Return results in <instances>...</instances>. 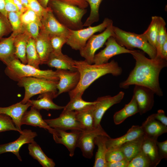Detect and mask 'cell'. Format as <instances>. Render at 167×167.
<instances>
[{"mask_svg": "<svg viewBox=\"0 0 167 167\" xmlns=\"http://www.w3.org/2000/svg\"><path fill=\"white\" fill-rule=\"evenodd\" d=\"M57 96L56 94L53 93H45L40 94L37 100L30 99L28 102L30 103L31 106L39 110L41 109L47 110L63 109L64 106L57 105L53 101V99Z\"/></svg>", "mask_w": 167, "mask_h": 167, "instance_id": "obj_25", "label": "cell"}, {"mask_svg": "<svg viewBox=\"0 0 167 167\" xmlns=\"http://www.w3.org/2000/svg\"><path fill=\"white\" fill-rule=\"evenodd\" d=\"M57 19L64 26L72 30L83 28L82 19L86 9L80 8L58 0H49L48 5Z\"/></svg>", "mask_w": 167, "mask_h": 167, "instance_id": "obj_3", "label": "cell"}, {"mask_svg": "<svg viewBox=\"0 0 167 167\" xmlns=\"http://www.w3.org/2000/svg\"><path fill=\"white\" fill-rule=\"evenodd\" d=\"M113 22L111 19L106 18L102 23L95 26H90L77 30L69 29L66 44L72 49L79 51L85 46L92 35L96 32L103 31Z\"/></svg>", "mask_w": 167, "mask_h": 167, "instance_id": "obj_7", "label": "cell"}, {"mask_svg": "<svg viewBox=\"0 0 167 167\" xmlns=\"http://www.w3.org/2000/svg\"><path fill=\"white\" fill-rule=\"evenodd\" d=\"M37 133L30 129L22 130L19 137L15 140L0 145V154L7 152L15 154L20 161L22 159L19 154L21 148L24 144L30 143L37 136Z\"/></svg>", "mask_w": 167, "mask_h": 167, "instance_id": "obj_14", "label": "cell"}, {"mask_svg": "<svg viewBox=\"0 0 167 167\" xmlns=\"http://www.w3.org/2000/svg\"><path fill=\"white\" fill-rule=\"evenodd\" d=\"M46 64L51 67L57 70H64L71 71H76L75 67V60L66 55L63 54L58 56L53 52L50 55Z\"/></svg>", "mask_w": 167, "mask_h": 167, "instance_id": "obj_26", "label": "cell"}, {"mask_svg": "<svg viewBox=\"0 0 167 167\" xmlns=\"http://www.w3.org/2000/svg\"><path fill=\"white\" fill-rule=\"evenodd\" d=\"M41 5L44 8H47L49 0H37Z\"/></svg>", "mask_w": 167, "mask_h": 167, "instance_id": "obj_55", "label": "cell"}, {"mask_svg": "<svg viewBox=\"0 0 167 167\" xmlns=\"http://www.w3.org/2000/svg\"><path fill=\"white\" fill-rule=\"evenodd\" d=\"M114 37L117 43L126 49L137 48L146 53L150 58L156 57V50L148 42L143 34L127 32L113 25Z\"/></svg>", "mask_w": 167, "mask_h": 167, "instance_id": "obj_5", "label": "cell"}, {"mask_svg": "<svg viewBox=\"0 0 167 167\" xmlns=\"http://www.w3.org/2000/svg\"><path fill=\"white\" fill-rule=\"evenodd\" d=\"M10 131L20 132L10 117L4 114H0V132Z\"/></svg>", "mask_w": 167, "mask_h": 167, "instance_id": "obj_41", "label": "cell"}, {"mask_svg": "<svg viewBox=\"0 0 167 167\" xmlns=\"http://www.w3.org/2000/svg\"><path fill=\"white\" fill-rule=\"evenodd\" d=\"M12 1L18 8L21 15L28 9L22 4L20 0H12Z\"/></svg>", "mask_w": 167, "mask_h": 167, "instance_id": "obj_52", "label": "cell"}, {"mask_svg": "<svg viewBox=\"0 0 167 167\" xmlns=\"http://www.w3.org/2000/svg\"><path fill=\"white\" fill-rule=\"evenodd\" d=\"M51 127L56 129L66 131H83L76 118L75 111L63 109L59 116L54 119H45Z\"/></svg>", "mask_w": 167, "mask_h": 167, "instance_id": "obj_10", "label": "cell"}, {"mask_svg": "<svg viewBox=\"0 0 167 167\" xmlns=\"http://www.w3.org/2000/svg\"><path fill=\"white\" fill-rule=\"evenodd\" d=\"M22 4L27 9H29L28 0H20Z\"/></svg>", "mask_w": 167, "mask_h": 167, "instance_id": "obj_56", "label": "cell"}, {"mask_svg": "<svg viewBox=\"0 0 167 167\" xmlns=\"http://www.w3.org/2000/svg\"><path fill=\"white\" fill-rule=\"evenodd\" d=\"M84 0L90 6V11L89 16L83 24V26H89L99 21V7L102 0Z\"/></svg>", "mask_w": 167, "mask_h": 167, "instance_id": "obj_36", "label": "cell"}, {"mask_svg": "<svg viewBox=\"0 0 167 167\" xmlns=\"http://www.w3.org/2000/svg\"><path fill=\"white\" fill-rule=\"evenodd\" d=\"M67 37L66 36L60 35L49 36L53 53L54 54L58 56L64 54L62 52V49L63 45L66 43Z\"/></svg>", "mask_w": 167, "mask_h": 167, "instance_id": "obj_38", "label": "cell"}, {"mask_svg": "<svg viewBox=\"0 0 167 167\" xmlns=\"http://www.w3.org/2000/svg\"><path fill=\"white\" fill-rule=\"evenodd\" d=\"M17 34L12 32L9 37L2 38L0 41V60L6 65L17 58L15 54L14 42L15 37Z\"/></svg>", "mask_w": 167, "mask_h": 167, "instance_id": "obj_23", "label": "cell"}, {"mask_svg": "<svg viewBox=\"0 0 167 167\" xmlns=\"http://www.w3.org/2000/svg\"><path fill=\"white\" fill-rule=\"evenodd\" d=\"M166 23L164 19L160 17L158 32L156 38V57L161 58L162 46L167 40V33L165 27Z\"/></svg>", "mask_w": 167, "mask_h": 167, "instance_id": "obj_35", "label": "cell"}, {"mask_svg": "<svg viewBox=\"0 0 167 167\" xmlns=\"http://www.w3.org/2000/svg\"><path fill=\"white\" fill-rule=\"evenodd\" d=\"M20 15L17 12H10L7 13V18L11 26L12 32L17 34L24 32V26L21 21Z\"/></svg>", "mask_w": 167, "mask_h": 167, "instance_id": "obj_39", "label": "cell"}, {"mask_svg": "<svg viewBox=\"0 0 167 167\" xmlns=\"http://www.w3.org/2000/svg\"><path fill=\"white\" fill-rule=\"evenodd\" d=\"M58 81L34 77H25L21 79L18 85L25 89V94L20 102L26 103L31 97L38 94L53 93L58 95L57 85Z\"/></svg>", "mask_w": 167, "mask_h": 167, "instance_id": "obj_6", "label": "cell"}, {"mask_svg": "<svg viewBox=\"0 0 167 167\" xmlns=\"http://www.w3.org/2000/svg\"><path fill=\"white\" fill-rule=\"evenodd\" d=\"M154 92L150 88L142 86L135 85L133 96L136 100L140 115L151 110L154 104Z\"/></svg>", "mask_w": 167, "mask_h": 167, "instance_id": "obj_15", "label": "cell"}, {"mask_svg": "<svg viewBox=\"0 0 167 167\" xmlns=\"http://www.w3.org/2000/svg\"><path fill=\"white\" fill-rule=\"evenodd\" d=\"M161 58L167 60V40L163 45L161 54Z\"/></svg>", "mask_w": 167, "mask_h": 167, "instance_id": "obj_53", "label": "cell"}, {"mask_svg": "<svg viewBox=\"0 0 167 167\" xmlns=\"http://www.w3.org/2000/svg\"><path fill=\"white\" fill-rule=\"evenodd\" d=\"M124 94V92L120 91L113 96H106L97 99L94 105L95 127L101 126L100 122L105 112L113 105L121 102L123 98Z\"/></svg>", "mask_w": 167, "mask_h": 167, "instance_id": "obj_12", "label": "cell"}, {"mask_svg": "<svg viewBox=\"0 0 167 167\" xmlns=\"http://www.w3.org/2000/svg\"><path fill=\"white\" fill-rule=\"evenodd\" d=\"M40 110L31 106L30 109L26 111L21 119L22 125L25 124L39 127L47 130L52 135L56 133L55 130L50 127L43 120L40 113Z\"/></svg>", "mask_w": 167, "mask_h": 167, "instance_id": "obj_22", "label": "cell"}, {"mask_svg": "<svg viewBox=\"0 0 167 167\" xmlns=\"http://www.w3.org/2000/svg\"><path fill=\"white\" fill-rule=\"evenodd\" d=\"M31 105L29 102L23 104L20 102L7 107H0V114H4L10 117L20 134L22 132L21 129L22 117Z\"/></svg>", "mask_w": 167, "mask_h": 167, "instance_id": "obj_17", "label": "cell"}, {"mask_svg": "<svg viewBox=\"0 0 167 167\" xmlns=\"http://www.w3.org/2000/svg\"><path fill=\"white\" fill-rule=\"evenodd\" d=\"M56 71L59 79L57 85L58 96L72 90L77 86L80 77L77 71L57 70Z\"/></svg>", "mask_w": 167, "mask_h": 167, "instance_id": "obj_16", "label": "cell"}, {"mask_svg": "<svg viewBox=\"0 0 167 167\" xmlns=\"http://www.w3.org/2000/svg\"><path fill=\"white\" fill-rule=\"evenodd\" d=\"M81 96H77L71 98L63 109L73 111H78L95 104L96 101L89 102L83 100Z\"/></svg>", "mask_w": 167, "mask_h": 167, "instance_id": "obj_37", "label": "cell"}, {"mask_svg": "<svg viewBox=\"0 0 167 167\" xmlns=\"http://www.w3.org/2000/svg\"><path fill=\"white\" fill-rule=\"evenodd\" d=\"M35 42L41 64H46L53 52L49 35L40 30L38 36L35 39Z\"/></svg>", "mask_w": 167, "mask_h": 167, "instance_id": "obj_21", "label": "cell"}, {"mask_svg": "<svg viewBox=\"0 0 167 167\" xmlns=\"http://www.w3.org/2000/svg\"><path fill=\"white\" fill-rule=\"evenodd\" d=\"M5 0H0V12L7 17V14L5 11Z\"/></svg>", "mask_w": 167, "mask_h": 167, "instance_id": "obj_54", "label": "cell"}, {"mask_svg": "<svg viewBox=\"0 0 167 167\" xmlns=\"http://www.w3.org/2000/svg\"><path fill=\"white\" fill-rule=\"evenodd\" d=\"M24 26V32L35 40L39 34L41 28L40 25L37 23L32 22Z\"/></svg>", "mask_w": 167, "mask_h": 167, "instance_id": "obj_45", "label": "cell"}, {"mask_svg": "<svg viewBox=\"0 0 167 167\" xmlns=\"http://www.w3.org/2000/svg\"><path fill=\"white\" fill-rule=\"evenodd\" d=\"M129 162V161L125 158L120 161L107 162L106 167H127Z\"/></svg>", "mask_w": 167, "mask_h": 167, "instance_id": "obj_49", "label": "cell"}, {"mask_svg": "<svg viewBox=\"0 0 167 167\" xmlns=\"http://www.w3.org/2000/svg\"><path fill=\"white\" fill-rule=\"evenodd\" d=\"M160 18V16H152L150 24L147 29L143 33L149 43L155 49L156 38Z\"/></svg>", "mask_w": 167, "mask_h": 167, "instance_id": "obj_34", "label": "cell"}, {"mask_svg": "<svg viewBox=\"0 0 167 167\" xmlns=\"http://www.w3.org/2000/svg\"><path fill=\"white\" fill-rule=\"evenodd\" d=\"M152 167V164L145 155L141 151L130 161L127 167Z\"/></svg>", "mask_w": 167, "mask_h": 167, "instance_id": "obj_40", "label": "cell"}, {"mask_svg": "<svg viewBox=\"0 0 167 167\" xmlns=\"http://www.w3.org/2000/svg\"><path fill=\"white\" fill-rule=\"evenodd\" d=\"M29 154L36 160L43 167H54L55 164L53 160L45 154L40 146L35 141L28 143Z\"/></svg>", "mask_w": 167, "mask_h": 167, "instance_id": "obj_27", "label": "cell"}, {"mask_svg": "<svg viewBox=\"0 0 167 167\" xmlns=\"http://www.w3.org/2000/svg\"><path fill=\"white\" fill-rule=\"evenodd\" d=\"M141 127L145 135L156 140L167 132V126L155 119V113L148 116Z\"/></svg>", "mask_w": 167, "mask_h": 167, "instance_id": "obj_19", "label": "cell"}, {"mask_svg": "<svg viewBox=\"0 0 167 167\" xmlns=\"http://www.w3.org/2000/svg\"><path fill=\"white\" fill-rule=\"evenodd\" d=\"M144 135L135 139L127 142L119 148L123 152L125 158L130 161L141 150Z\"/></svg>", "mask_w": 167, "mask_h": 167, "instance_id": "obj_32", "label": "cell"}, {"mask_svg": "<svg viewBox=\"0 0 167 167\" xmlns=\"http://www.w3.org/2000/svg\"><path fill=\"white\" fill-rule=\"evenodd\" d=\"M144 135L141 126L134 125L124 135L115 139L108 138L106 142L108 150L119 148L123 144L135 139Z\"/></svg>", "mask_w": 167, "mask_h": 167, "instance_id": "obj_20", "label": "cell"}, {"mask_svg": "<svg viewBox=\"0 0 167 167\" xmlns=\"http://www.w3.org/2000/svg\"><path fill=\"white\" fill-rule=\"evenodd\" d=\"M158 153L160 158L161 160L163 159L165 160L167 158V140L162 142H156Z\"/></svg>", "mask_w": 167, "mask_h": 167, "instance_id": "obj_47", "label": "cell"}, {"mask_svg": "<svg viewBox=\"0 0 167 167\" xmlns=\"http://www.w3.org/2000/svg\"><path fill=\"white\" fill-rule=\"evenodd\" d=\"M157 141L144 135L141 150L150 160L152 167H156L161 160L158 153Z\"/></svg>", "mask_w": 167, "mask_h": 167, "instance_id": "obj_24", "label": "cell"}, {"mask_svg": "<svg viewBox=\"0 0 167 167\" xmlns=\"http://www.w3.org/2000/svg\"><path fill=\"white\" fill-rule=\"evenodd\" d=\"M29 9L34 12L41 19L49 9L44 8L42 6L37 0H28Z\"/></svg>", "mask_w": 167, "mask_h": 167, "instance_id": "obj_46", "label": "cell"}, {"mask_svg": "<svg viewBox=\"0 0 167 167\" xmlns=\"http://www.w3.org/2000/svg\"><path fill=\"white\" fill-rule=\"evenodd\" d=\"M6 74L11 79L18 82L25 77H34L58 81L57 72L51 70H41L27 64H24L16 58L6 65Z\"/></svg>", "mask_w": 167, "mask_h": 167, "instance_id": "obj_4", "label": "cell"}, {"mask_svg": "<svg viewBox=\"0 0 167 167\" xmlns=\"http://www.w3.org/2000/svg\"><path fill=\"white\" fill-rule=\"evenodd\" d=\"M30 37L26 32H24L17 35L14 40L16 57L24 64H27L26 48L28 41Z\"/></svg>", "mask_w": 167, "mask_h": 167, "instance_id": "obj_30", "label": "cell"}, {"mask_svg": "<svg viewBox=\"0 0 167 167\" xmlns=\"http://www.w3.org/2000/svg\"><path fill=\"white\" fill-rule=\"evenodd\" d=\"M11 32L12 28L7 17L0 12V41Z\"/></svg>", "mask_w": 167, "mask_h": 167, "instance_id": "obj_43", "label": "cell"}, {"mask_svg": "<svg viewBox=\"0 0 167 167\" xmlns=\"http://www.w3.org/2000/svg\"><path fill=\"white\" fill-rule=\"evenodd\" d=\"M103 135L110 137L101 126L88 130L80 132L77 141V147L81 150L84 157L91 159L93 155L96 137Z\"/></svg>", "mask_w": 167, "mask_h": 167, "instance_id": "obj_9", "label": "cell"}, {"mask_svg": "<svg viewBox=\"0 0 167 167\" xmlns=\"http://www.w3.org/2000/svg\"><path fill=\"white\" fill-rule=\"evenodd\" d=\"M21 21L24 25L31 22L38 24L41 26V19L33 11L28 9L20 15Z\"/></svg>", "mask_w": 167, "mask_h": 167, "instance_id": "obj_42", "label": "cell"}, {"mask_svg": "<svg viewBox=\"0 0 167 167\" xmlns=\"http://www.w3.org/2000/svg\"><path fill=\"white\" fill-rule=\"evenodd\" d=\"M105 44V48L95 54L93 64L99 65L107 63L112 57L123 54H130L132 50L128 49L120 45L113 36L109 37Z\"/></svg>", "mask_w": 167, "mask_h": 167, "instance_id": "obj_11", "label": "cell"}, {"mask_svg": "<svg viewBox=\"0 0 167 167\" xmlns=\"http://www.w3.org/2000/svg\"><path fill=\"white\" fill-rule=\"evenodd\" d=\"M125 158L123 152L119 148L108 150L105 156L107 162L120 161Z\"/></svg>", "mask_w": 167, "mask_h": 167, "instance_id": "obj_44", "label": "cell"}, {"mask_svg": "<svg viewBox=\"0 0 167 167\" xmlns=\"http://www.w3.org/2000/svg\"><path fill=\"white\" fill-rule=\"evenodd\" d=\"M70 5L77 6L80 8L86 9L88 6L84 0H58Z\"/></svg>", "mask_w": 167, "mask_h": 167, "instance_id": "obj_48", "label": "cell"}, {"mask_svg": "<svg viewBox=\"0 0 167 167\" xmlns=\"http://www.w3.org/2000/svg\"><path fill=\"white\" fill-rule=\"evenodd\" d=\"M94 104L90 105L82 110L75 111L76 118L83 130H90L95 128L93 116Z\"/></svg>", "mask_w": 167, "mask_h": 167, "instance_id": "obj_29", "label": "cell"}, {"mask_svg": "<svg viewBox=\"0 0 167 167\" xmlns=\"http://www.w3.org/2000/svg\"><path fill=\"white\" fill-rule=\"evenodd\" d=\"M113 26V22L101 33L92 35L85 46L79 50L81 56L87 62L93 64L96 51L103 46L109 37L114 36Z\"/></svg>", "mask_w": 167, "mask_h": 167, "instance_id": "obj_8", "label": "cell"}, {"mask_svg": "<svg viewBox=\"0 0 167 167\" xmlns=\"http://www.w3.org/2000/svg\"><path fill=\"white\" fill-rule=\"evenodd\" d=\"M48 7V10L41 19L40 30L49 36L60 35L67 37L69 29L64 26L57 19L51 8Z\"/></svg>", "mask_w": 167, "mask_h": 167, "instance_id": "obj_13", "label": "cell"}, {"mask_svg": "<svg viewBox=\"0 0 167 167\" xmlns=\"http://www.w3.org/2000/svg\"><path fill=\"white\" fill-rule=\"evenodd\" d=\"M155 119L165 126H167V117L164 111L162 109L158 110L157 113H155Z\"/></svg>", "mask_w": 167, "mask_h": 167, "instance_id": "obj_51", "label": "cell"}, {"mask_svg": "<svg viewBox=\"0 0 167 167\" xmlns=\"http://www.w3.org/2000/svg\"><path fill=\"white\" fill-rule=\"evenodd\" d=\"M26 55L27 64L39 69L40 61L36 49L35 40L31 37L29 38L27 42Z\"/></svg>", "mask_w": 167, "mask_h": 167, "instance_id": "obj_33", "label": "cell"}, {"mask_svg": "<svg viewBox=\"0 0 167 167\" xmlns=\"http://www.w3.org/2000/svg\"><path fill=\"white\" fill-rule=\"evenodd\" d=\"M56 132L53 135L55 142L57 143L64 145L69 152V155L72 157L75 149L77 147L78 138L81 131H71L67 132L66 131L56 129Z\"/></svg>", "mask_w": 167, "mask_h": 167, "instance_id": "obj_18", "label": "cell"}, {"mask_svg": "<svg viewBox=\"0 0 167 167\" xmlns=\"http://www.w3.org/2000/svg\"><path fill=\"white\" fill-rule=\"evenodd\" d=\"M138 113H139L138 105L133 95L131 101L128 104L126 105L122 109L115 113L113 116L114 122L116 125H119L128 117Z\"/></svg>", "mask_w": 167, "mask_h": 167, "instance_id": "obj_31", "label": "cell"}, {"mask_svg": "<svg viewBox=\"0 0 167 167\" xmlns=\"http://www.w3.org/2000/svg\"><path fill=\"white\" fill-rule=\"evenodd\" d=\"M75 67L80 75L79 82L76 87L68 92L70 98L75 96H82L85 90L94 81L107 74L117 76L122 71L118 62L112 60L101 64H90L84 61L75 60Z\"/></svg>", "mask_w": 167, "mask_h": 167, "instance_id": "obj_2", "label": "cell"}, {"mask_svg": "<svg viewBox=\"0 0 167 167\" xmlns=\"http://www.w3.org/2000/svg\"><path fill=\"white\" fill-rule=\"evenodd\" d=\"M5 10L7 13L10 12H17L19 13V11L15 5L12 0H5Z\"/></svg>", "mask_w": 167, "mask_h": 167, "instance_id": "obj_50", "label": "cell"}, {"mask_svg": "<svg viewBox=\"0 0 167 167\" xmlns=\"http://www.w3.org/2000/svg\"><path fill=\"white\" fill-rule=\"evenodd\" d=\"M109 137H110L103 135L96 137L95 143L97 145L98 149L96 154L94 167H106L105 156L108 149L106 142Z\"/></svg>", "mask_w": 167, "mask_h": 167, "instance_id": "obj_28", "label": "cell"}, {"mask_svg": "<svg viewBox=\"0 0 167 167\" xmlns=\"http://www.w3.org/2000/svg\"><path fill=\"white\" fill-rule=\"evenodd\" d=\"M130 54L135 61V66L127 79L120 84V87L126 89L131 85L142 86L150 88L159 96H162L159 76L162 69L167 66V60L156 57L149 59L143 51L139 50H132Z\"/></svg>", "mask_w": 167, "mask_h": 167, "instance_id": "obj_1", "label": "cell"}]
</instances>
